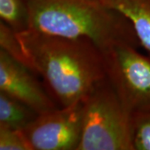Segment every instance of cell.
Returning a JSON list of instances; mask_svg holds the SVG:
<instances>
[{"label": "cell", "mask_w": 150, "mask_h": 150, "mask_svg": "<svg viewBox=\"0 0 150 150\" xmlns=\"http://www.w3.org/2000/svg\"><path fill=\"white\" fill-rule=\"evenodd\" d=\"M28 66L0 48V92L19 100L38 113L56 109V104Z\"/></svg>", "instance_id": "8992f818"}, {"label": "cell", "mask_w": 150, "mask_h": 150, "mask_svg": "<svg viewBox=\"0 0 150 150\" xmlns=\"http://www.w3.org/2000/svg\"><path fill=\"white\" fill-rule=\"evenodd\" d=\"M1 21L15 33L29 29L28 10L25 0H0Z\"/></svg>", "instance_id": "9c48e42d"}, {"label": "cell", "mask_w": 150, "mask_h": 150, "mask_svg": "<svg viewBox=\"0 0 150 150\" xmlns=\"http://www.w3.org/2000/svg\"><path fill=\"white\" fill-rule=\"evenodd\" d=\"M29 29L46 34L87 38L101 51L116 44L140 45L130 22L99 0H25Z\"/></svg>", "instance_id": "7a4b0ae2"}, {"label": "cell", "mask_w": 150, "mask_h": 150, "mask_svg": "<svg viewBox=\"0 0 150 150\" xmlns=\"http://www.w3.org/2000/svg\"><path fill=\"white\" fill-rule=\"evenodd\" d=\"M83 99L39 114L24 132L33 150H77L82 136Z\"/></svg>", "instance_id": "5b68a950"}, {"label": "cell", "mask_w": 150, "mask_h": 150, "mask_svg": "<svg viewBox=\"0 0 150 150\" xmlns=\"http://www.w3.org/2000/svg\"><path fill=\"white\" fill-rule=\"evenodd\" d=\"M132 24L140 45L150 54V0H99Z\"/></svg>", "instance_id": "52a82bcc"}, {"label": "cell", "mask_w": 150, "mask_h": 150, "mask_svg": "<svg viewBox=\"0 0 150 150\" xmlns=\"http://www.w3.org/2000/svg\"><path fill=\"white\" fill-rule=\"evenodd\" d=\"M77 150H134L132 118L107 77L83 98Z\"/></svg>", "instance_id": "3957f363"}, {"label": "cell", "mask_w": 150, "mask_h": 150, "mask_svg": "<svg viewBox=\"0 0 150 150\" xmlns=\"http://www.w3.org/2000/svg\"><path fill=\"white\" fill-rule=\"evenodd\" d=\"M19 61L43 77L62 106L82 100L104 79L102 51L87 38H69L28 29L16 33Z\"/></svg>", "instance_id": "6da1fadb"}, {"label": "cell", "mask_w": 150, "mask_h": 150, "mask_svg": "<svg viewBox=\"0 0 150 150\" xmlns=\"http://www.w3.org/2000/svg\"><path fill=\"white\" fill-rule=\"evenodd\" d=\"M38 115L32 108L0 92V127L25 130Z\"/></svg>", "instance_id": "ba28073f"}, {"label": "cell", "mask_w": 150, "mask_h": 150, "mask_svg": "<svg viewBox=\"0 0 150 150\" xmlns=\"http://www.w3.org/2000/svg\"><path fill=\"white\" fill-rule=\"evenodd\" d=\"M134 150H150V111L132 117Z\"/></svg>", "instance_id": "30bf717a"}, {"label": "cell", "mask_w": 150, "mask_h": 150, "mask_svg": "<svg viewBox=\"0 0 150 150\" xmlns=\"http://www.w3.org/2000/svg\"><path fill=\"white\" fill-rule=\"evenodd\" d=\"M130 44H116L103 51L106 76L131 118L150 111V54Z\"/></svg>", "instance_id": "277c9868"}, {"label": "cell", "mask_w": 150, "mask_h": 150, "mask_svg": "<svg viewBox=\"0 0 150 150\" xmlns=\"http://www.w3.org/2000/svg\"><path fill=\"white\" fill-rule=\"evenodd\" d=\"M0 150H33L24 130L0 127Z\"/></svg>", "instance_id": "8fae6325"}]
</instances>
